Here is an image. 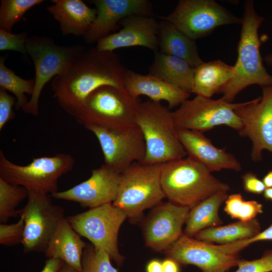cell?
Returning a JSON list of instances; mask_svg holds the SVG:
<instances>
[{"instance_id":"1","label":"cell","mask_w":272,"mask_h":272,"mask_svg":"<svg viewBox=\"0 0 272 272\" xmlns=\"http://www.w3.org/2000/svg\"><path fill=\"white\" fill-rule=\"evenodd\" d=\"M126 69L114 51L85 49L65 72L51 82L53 97L61 108L74 116L85 98L95 89L111 86L124 90Z\"/></svg>"},{"instance_id":"2","label":"cell","mask_w":272,"mask_h":272,"mask_svg":"<svg viewBox=\"0 0 272 272\" xmlns=\"http://www.w3.org/2000/svg\"><path fill=\"white\" fill-rule=\"evenodd\" d=\"M242 20L233 76L218 92L228 102H232L241 91L250 85H258L261 88L272 85V76L264 67L260 52L261 42L258 31L264 18L256 12L253 1L244 2Z\"/></svg>"},{"instance_id":"3","label":"cell","mask_w":272,"mask_h":272,"mask_svg":"<svg viewBox=\"0 0 272 272\" xmlns=\"http://www.w3.org/2000/svg\"><path fill=\"white\" fill-rule=\"evenodd\" d=\"M161 183L169 201L190 209L218 191L230 189L228 184L189 157L162 164Z\"/></svg>"},{"instance_id":"4","label":"cell","mask_w":272,"mask_h":272,"mask_svg":"<svg viewBox=\"0 0 272 272\" xmlns=\"http://www.w3.org/2000/svg\"><path fill=\"white\" fill-rule=\"evenodd\" d=\"M146 147V164H162L184 158L186 153L178 137L173 112L159 102H141L135 119Z\"/></svg>"},{"instance_id":"5","label":"cell","mask_w":272,"mask_h":272,"mask_svg":"<svg viewBox=\"0 0 272 272\" xmlns=\"http://www.w3.org/2000/svg\"><path fill=\"white\" fill-rule=\"evenodd\" d=\"M140 103L139 98L131 97L125 90L103 86L85 98L73 117L84 127L94 125L123 129L137 125Z\"/></svg>"},{"instance_id":"6","label":"cell","mask_w":272,"mask_h":272,"mask_svg":"<svg viewBox=\"0 0 272 272\" xmlns=\"http://www.w3.org/2000/svg\"><path fill=\"white\" fill-rule=\"evenodd\" d=\"M26 48L34 65V88L22 110L26 113L37 116L39 99L45 85L54 77L63 75L86 48L80 45H58L50 38L38 36L28 37Z\"/></svg>"},{"instance_id":"7","label":"cell","mask_w":272,"mask_h":272,"mask_svg":"<svg viewBox=\"0 0 272 272\" xmlns=\"http://www.w3.org/2000/svg\"><path fill=\"white\" fill-rule=\"evenodd\" d=\"M75 164L73 157L60 153L34 158L26 165L13 163L0 151V178L24 187L28 192L50 195L57 191L58 181Z\"/></svg>"},{"instance_id":"8","label":"cell","mask_w":272,"mask_h":272,"mask_svg":"<svg viewBox=\"0 0 272 272\" xmlns=\"http://www.w3.org/2000/svg\"><path fill=\"white\" fill-rule=\"evenodd\" d=\"M162 164L135 162L124 170L112 204L134 219L161 203L166 198L161 183Z\"/></svg>"},{"instance_id":"9","label":"cell","mask_w":272,"mask_h":272,"mask_svg":"<svg viewBox=\"0 0 272 272\" xmlns=\"http://www.w3.org/2000/svg\"><path fill=\"white\" fill-rule=\"evenodd\" d=\"M126 218L125 213L112 203L66 217L77 233L88 239L94 247L105 252L119 265L122 263L123 257L118 248V234Z\"/></svg>"},{"instance_id":"10","label":"cell","mask_w":272,"mask_h":272,"mask_svg":"<svg viewBox=\"0 0 272 272\" xmlns=\"http://www.w3.org/2000/svg\"><path fill=\"white\" fill-rule=\"evenodd\" d=\"M157 17L172 23L194 41L218 27L241 24L242 20L214 0H181L171 13Z\"/></svg>"},{"instance_id":"11","label":"cell","mask_w":272,"mask_h":272,"mask_svg":"<svg viewBox=\"0 0 272 272\" xmlns=\"http://www.w3.org/2000/svg\"><path fill=\"white\" fill-rule=\"evenodd\" d=\"M244 102H228L222 98H211L196 95L184 101L173 112L177 129H186L204 132L219 125H226L239 131L242 122L235 109Z\"/></svg>"},{"instance_id":"12","label":"cell","mask_w":272,"mask_h":272,"mask_svg":"<svg viewBox=\"0 0 272 272\" xmlns=\"http://www.w3.org/2000/svg\"><path fill=\"white\" fill-rule=\"evenodd\" d=\"M20 214L24 220L22 244L26 253L45 250L60 222L65 218L62 208L53 203L50 195L28 192Z\"/></svg>"},{"instance_id":"13","label":"cell","mask_w":272,"mask_h":272,"mask_svg":"<svg viewBox=\"0 0 272 272\" xmlns=\"http://www.w3.org/2000/svg\"><path fill=\"white\" fill-rule=\"evenodd\" d=\"M97 138L104 164L121 174L135 162H142L146 152L145 139L139 126L115 130L90 125L85 127Z\"/></svg>"},{"instance_id":"14","label":"cell","mask_w":272,"mask_h":272,"mask_svg":"<svg viewBox=\"0 0 272 272\" xmlns=\"http://www.w3.org/2000/svg\"><path fill=\"white\" fill-rule=\"evenodd\" d=\"M261 88V96L245 102L235 109L242 124L239 135L252 142L253 161L262 159L264 150L272 153V85Z\"/></svg>"},{"instance_id":"15","label":"cell","mask_w":272,"mask_h":272,"mask_svg":"<svg viewBox=\"0 0 272 272\" xmlns=\"http://www.w3.org/2000/svg\"><path fill=\"white\" fill-rule=\"evenodd\" d=\"M165 252L180 264L195 265L202 272H226L241 260L238 254L224 253L216 245L184 234Z\"/></svg>"},{"instance_id":"16","label":"cell","mask_w":272,"mask_h":272,"mask_svg":"<svg viewBox=\"0 0 272 272\" xmlns=\"http://www.w3.org/2000/svg\"><path fill=\"white\" fill-rule=\"evenodd\" d=\"M190 208L170 201L154 208L144 226L147 246L157 251H166L183 234L182 226Z\"/></svg>"},{"instance_id":"17","label":"cell","mask_w":272,"mask_h":272,"mask_svg":"<svg viewBox=\"0 0 272 272\" xmlns=\"http://www.w3.org/2000/svg\"><path fill=\"white\" fill-rule=\"evenodd\" d=\"M121 174L104 164L91 171L90 177L84 181L62 191H57L51 197L77 202L90 209L115 200L120 181Z\"/></svg>"},{"instance_id":"18","label":"cell","mask_w":272,"mask_h":272,"mask_svg":"<svg viewBox=\"0 0 272 272\" xmlns=\"http://www.w3.org/2000/svg\"><path fill=\"white\" fill-rule=\"evenodd\" d=\"M96 18L83 36L87 44H93L120 28L119 23L129 16L154 17L153 5L148 0H93Z\"/></svg>"},{"instance_id":"19","label":"cell","mask_w":272,"mask_h":272,"mask_svg":"<svg viewBox=\"0 0 272 272\" xmlns=\"http://www.w3.org/2000/svg\"><path fill=\"white\" fill-rule=\"evenodd\" d=\"M122 28L97 41L96 48L102 51H113L124 47L142 46L154 52L159 51V24L155 17L133 15L119 23Z\"/></svg>"},{"instance_id":"20","label":"cell","mask_w":272,"mask_h":272,"mask_svg":"<svg viewBox=\"0 0 272 272\" xmlns=\"http://www.w3.org/2000/svg\"><path fill=\"white\" fill-rule=\"evenodd\" d=\"M178 135L188 157L204 165L211 172L222 169L240 171V163L225 148L215 146L203 132L177 129Z\"/></svg>"},{"instance_id":"21","label":"cell","mask_w":272,"mask_h":272,"mask_svg":"<svg viewBox=\"0 0 272 272\" xmlns=\"http://www.w3.org/2000/svg\"><path fill=\"white\" fill-rule=\"evenodd\" d=\"M123 87L135 98L144 95L155 102L166 101L169 109L180 106L190 96L189 93L153 75H142L128 69L124 74Z\"/></svg>"},{"instance_id":"22","label":"cell","mask_w":272,"mask_h":272,"mask_svg":"<svg viewBox=\"0 0 272 272\" xmlns=\"http://www.w3.org/2000/svg\"><path fill=\"white\" fill-rule=\"evenodd\" d=\"M46 10L59 23L63 35L84 36L95 20L97 11L81 0H52Z\"/></svg>"},{"instance_id":"23","label":"cell","mask_w":272,"mask_h":272,"mask_svg":"<svg viewBox=\"0 0 272 272\" xmlns=\"http://www.w3.org/2000/svg\"><path fill=\"white\" fill-rule=\"evenodd\" d=\"M66 218L59 223L44 251L48 258L60 259L81 272L82 259L87 244Z\"/></svg>"},{"instance_id":"24","label":"cell","mask_w":272,"mask_h":272,"mask_svg":"<svg viewBox=\"0 0 272 272\" xmlns=\"http://www.w3.org/2000/svg\"><path fill=\"white\" fill-rule=\"evenodd\" d=\"M159 24L160 52L182 59L194 68L203 62L194 40L168 21L161 20Z\"/></svg>"},{"instance_id":"25","label":"cell","mask_w":272,"mask_h":272,"mask_svg":"<svg viewBox=\"0 0 272 272\" xmlns=\"http://www.w3.org/2000/svg\"><path fill=\"white\" fill-rule=\"evenodd\" d=\"M149 74L189 94L192 92L194 67L182 59L157 51Z\"/></svg>"},{"instance_id":"26","label":"cell","mask_w":272,"mask_h":272,"mask_svg":"<svg viewBox=\"0 0 272 272\" xmlns=\"http://www.w3.org/2000/svg\"><path fill=\"white\" fill-rule=\"evenodd\" d=\"M234 65L218 59L203 62L194 68L191 93L211 98L233 77Z\"/></svg>"},{"instance_id":"27","label":"cell","mask_w":272,"mask_h":272,"mask_svg":"<svg viewBox=\"0 0 272 272\" xmlns=\"http://www.w3.org/2000/svg\"><path fill=\"white\" fill-rule=\"evenodd\" d=\"M228 196L227 191L221 190L191 208L185 221L183 234L192 237L202 230L222 225L219 210Z\"/></svg>"},{"instance_id":"28","label":"cell","mask_w":272,"mask_h":272,"mask_svg":"<svg viewBox=\"0 0 272 272\" xmlns=\"http://www.w3.org/2000/svg\"><path fill=\"white\" fill-rule=\"evenodd\" d=\"M260 232V224L255 218L247 222L238 221L225 226L208 228L194 236L199 240L224 245L250 238Z\"/></svg>"},{"instance_id":"29","label":"cell","mask_w":272,"mask_h":272,"mask_svg":"<svg viewBox=\"0 0 272 272\" xmlns=\"http://www.w3.org/2000/svg\"><path fill=\"white\" fill-rule=\"evenodd\" d=\"M6 56H0V88L12 92L17 99L15 108L23 109L29 100L26 94L32 95L34 88V80H25L18 75L5 65Z\"/></svg>"},{"instance_id":"30","label":"cell","mask_w":272,"mask_h":272,"mask_svg":"<svg viewBox=\"0 0 272 272\" xmlns=\"http://www.w3.org/2000/svg\"><path fill=\"white\" fill-rule=\"evenodd\" d=\"M28 192L23 187L9 183L0 178V222L6 223L12 217L20 216L17 207L26 197Z\"/></svg>"},{"instance_id":"31","label":"cell","mask_w":272,"mask_h":272,"mask_svg":"<svg viewBox=\"0 0 272 272\" xmlns=\"http://www.w3.org/2000/svg\"><path fill=\"white\" fill-rule=\"evenodd\" d=\"M43 0H2L0 5V29L11 32L13 26L25 14Z\"/></svg>"},{"instance_id":"32","label":"cell","mask_w":272,"mask_h":272,"mask_svg":"<svg viewBox=\"0 0 272 272\" xmlns=\"http://www.w3.org/2000/svg\"><path fill=\"white\" fill-rule=\"evenodd\" d=\"M225 202V212L232 219L239 221L252 220L263 213L262 204L254 200H245L240 193L228 196Z\"/></svg>"},{"instance_id":"33","label":"cell","mask_w":272,"mask_h":272,"mask_svg":"<svg viewBox=\"0 0 272 272\" xmlns=\"http://www.w3.org/2000/svg\"><path fill=\"white\" fill-rule=\"evenodd\" d=\"M105 252L87 244L82 259L81 272H118Z\"/></svg>"},{"instance_id":"34","label":"cell","mask_w":272,"mask_h":272,"mask_svg":"<svg viewBox=\"0 0 272 272\" xmlns=\"http://www.w3.org/2000/svg\"><path fill=\"white\" fill-rule=\"evenodd\" d=\"M15 223L0 224V243L7 246L22 243L24 232V220L22 216Z\"/></svg>"},{"instance_id":"35","label":"cell","mask_w":272,"mask_h":272,"mask_svg":"<svg viewBox=\"0 0 272 272\" xmlns=\"http://www.w3.org/2000/svg\"><path fill=\"white\" fill-rule=\"evenodd\" d=\"M28 37L26 31L13 34L0 29V50L16 51L27 55L26 43Z\"/></svg>"},{"instance_id":"36","label":"cell","mask_w":272,"mask_h":272,"mask_svg":"<svg viewBox=\"0 0 272 272\" xmlns=\"http://www.w3.org/2000/svg\"><path fill=\"white\" fill-rule=\"evenodd\" d=\"M268 240L272 241V223L264 230L250 238L239 240L227 244L217 245V246L224 253L238 254L240 251L252 243Z\"/></svg>"},{"instance_id":"37","label":"cell","mask_w":272,"mask_h":272,"mask_svg":"<svg viewBox=\"0 0 272 272\" xmlns=\"http://www.w3.org/2000/svg\"><path fill=\"white\" fill-rule=\"evenodd\" d=\"M234 272L272 271V249L266 250L261 257L252 260L241 259Z\"/></svg>"},{"instance_id":"38","label":"cell","mask_w":272,"mask_h":272,"mask_svg":"<svg viewBox=\"0 0 272 272\" xmlns=\"http://www.w3.org/2000/svg\"><path fill=\"white\" fill-rule=\"evenodd\" d=\"M16 102L15 97L10 95L7 91L0 88V130L15 118V113L13 107Z\"/></svg>"},{"instance_id":"39","label":"cell","mask_w":272,"mask_h":272,"mask_svg":"<svg viewBox=\"0 0 272 272\" xmlns=\"http://www.w3.org/2000/svg\"><path fill=\"white\" fill-rule=\"evenodd\" d=\"M241 177L243 188L246 192L261 194L266 189L262 180L252 172L245 173Z\"/></svg>"},{"instance_id":"40","label":"cell","mask_w":272,"mask_h":272,"mask_svg":"<svg viewBox=\"0 0 272 272\" xmlns=\"http://www.w3.org/2000/svg\"><path fill=\"white\" fill-rule=\"evenodd\" d=\"M63 263L60 259L48 258L40 272H57Z\"/></svg>"},{"instance_id":"41","label":"cell","mask_w":272,"mask_h":272,"mask_svg":"<svg viewBox=\"0 0 272 272\" xmlns=\"http://www.w3.org/2000/svg\"><path fill=\"white\" fill-rule=\"evenodd\" d=\"M163 272H180L179 263L168 257L162 261Z\"/></svg>"},{"instance_id":"42","label":"cell","mask_w":272,"mask_h":272,"mask_svg":"<svg viewBox=\"0 0 272 272\" xmlns=\"http://www.w3.org/2000/svg\"><path fill=\"white\" fill-rule=\"evenodd\" d=\"M146 272H163L162 261L158 259L150 261L146 266Z\"/></svg>"},{"instance_id":"43","label":"cell","mask_w":272,"mask_h":272,"mask_svg":"<svg viewBox=\"0 0 272 272\" xmlns=\"http://www.w3.org/2000/svg\"><path fill=\"white\" fill-rule=\"evenodd\" d=\"M262 182L266 188H272V170H269L264 176Z\"/></svg>"},{"instance_id":"44","label":"cell","mask_w":272,"mask_h":272,"mask_svg":"<svg viewBox=\"0 0 272 272\" xmlns=\"http://www.w3.org/2000/svg\"><path fill=\"white\" fill-rule=\"evenodd\" d=\"M57 272H81L72 266L65 263L62 264Z\"/></svg>"},{"instance_id":"45","label":"cell","mask_w":272,"mask_h":272,"mask_svg":"<svg viewBox=\"0 0 272 272\" xmlns=\"http://www.w3.org/2000/svg\"><path fill=\"white\" fill-rule=\"evenodd\" d=\"M263 195L265 199L272 201V188H266Z\"/></svg>"},{"instance_id":"46","label":"cell","mask_w":272,"mask_h":272,"mask_svg":"<svg viewBox=\"0 0 272 272\" xmlns=\"http://www.w3.org/2000/svg\"><path fill=\"white\" fill-rule=\"evenodd\" d=\"M264 60L267 64L272 66V53L265 55L264 57Z\"/></svg>"}]
</instances>
